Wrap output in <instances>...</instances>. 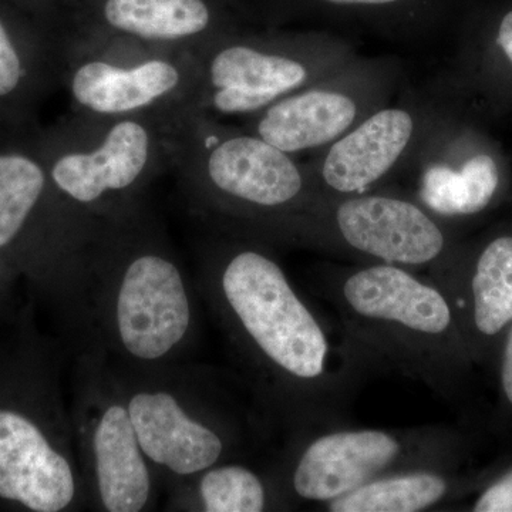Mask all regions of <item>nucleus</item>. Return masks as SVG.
Returning <instances> with one entry per match:
<instances>
[{
  "label": "nucleus",
  "mask_w": 512,
  "mask_h": 512,
  "mask_svg": "<svg viewBox=\"0 0 512 512\" xmlns=\"http://www.w3.org/2000/svg\"><path fill=\"white\" fill-rule=\"evenodd\" d=\"M194 281L268 423L288 436L348 423L366 369L332 339L274 247L207 229Z\"/></svg>",
  "instance_id": "f257e3e1"
},
{
  "label": "nucleus",
  "mask_w": 512,
  "mask_h": 512,
  "mask_svg": "<svg viewBox=\"0 0 512 512\" xmlns=\"http://www.w3.org/2000/svg\"><path fill=\"white\" fill-rule=\"evenodd\" d=\"M200 299L147 197L99 218L84 349L120 366L188 362L201 338Z\"/></svg>",
  "instance_id": "f03ea898"
},
{
  "label": "nucleus",
  "mask_w": 512,
  "mask_h": 512,
  "mask_svg": "<svg viewBox=\"0 0 512 512\" xmlns=\"http://www.w3.org/2000/svg\"><path fill=\"white\" fill-rule=\"evenodd\" d=\"M319 296L340 320L342 338L366 372L417 380L468 409L476 370L450 296L429 276L386 264L323 265Z\"/></svg>",
  "instance_id": "7ed1b4c3"
},
{
  "label": "nucleus",
  "mask_w": 512,
  "mask_h": 512,
  "mask_svg": "<svg viewBox=\"0 0 512 512\" xmlns=\"http://www.w3.org/2000/svg\"><path fill=\"white\" fill-rule=\"evenodd\" d=\"M171 171L188 210L212 231L278 247L285 229L318 200L308 163L244 127L194 107L168 119Z\"/></svg>",
  "instance_id": "20e7f679"
},
{
  "label": "nucleus",
  "mask_w": 512,
  "mask_h": 512,
  "mask_svg": "<svg viewBox=\"0 0 512 512\" xmlns=\"http://www.w3.org/2000/svg\"><path fill=\"white\" fill-rule=\"evenodd\" d=\"M0 130V255L49 288L72 335L89 338V291L99 218L64 200L47 174L36 128Z\"/></svg>",
  "instance_id": "39448f33"
},
{
  "label": "nucleus",
  "mask_w": 512,
  "mask_h": 512,
  "mask_svg": "<svg viewBox=\"0 0 512 512\" xmlns=\"http://www.w3.org/2000/svg\"><path fill=\"white\" fill-rule=\"evenodd\" d=\"M110 363L138 441L161 487L228 460H244L259 423L205 367Z\"/></svg>",
  "instance_id": "423d86ee"
},
{
  "label": "nucleus",
  "mask_w": 512,
  "mask_h": 512,
  "mask_svg": "<svg viewBox=\"0 0 512 512\" xmlns=\"http://www.w3.org/2000/svg\"><path fill=\"white\" fill-rule=\"evenodd\" d=\"M271 467L282 511L323 505L380 478L419 468H464L478 447L467 426L355 429L342 426L286 437Z\"/></svg>",
  "instance_id": "0eeeda50"
},
{
  "label": "nucleus",
  "mask_w": 512,
  "mask_h": 512,
  "mask_svg": "<svg viewBox=\"0 0 512 512\" xmlns=\"http://www.w3.org/2000/svg\"><path fill=\"white\" fill-rule=\"evenodd\" d=\"M279 247L313 249L353 264H386L429 276L450 296L464 245L447 221L406 192L318 198L288 225Z\"/></svg>",
  "instance_id": "6e6552de"
},
{
  "label": "nucleus",
  "mask_w": 512,
  "mask_h": 512,
  "mask_svg": "<svg viewBox=\"0 0 512 512\" xmlns=\"http://www.w3.org/2000/svg\"><path fill=\"white\" fill-rule=\"evenodd\" d=\"M168 119L72 111L36 128L37 150L64 200L90 217H109L146 198L151 184L171 171Z\"/></svg>",
  "instance_id": "1a4fd4ad"
},
{
  "label": "nucleus",
  "mask_w": 512,
  "mask_h": 512,
  "mask_svg": "<svg viewBox=\"0 0 512 512\" xmlns=\"http://www.w3.org/2000/svg\"><path fill=\"white\" fill-rule=\"evenodd\" d=\"M70 421L87 510H156L160 481L140 446L119 379L100 350L76 353Z\"/></svg>",
  "instance_id": "9d476101"
},
{
  "label": "nucleus",
  "mask_w": 512,
  "mask_h": 512,
  "mask_svg": "<svg viewBox=\"0 0 512 512\" xmlns=\"http://www.w3.org/2000/svg\"><path fill=\"white\" fill-rule=\"evenodd\" d=\"M197 52L66 33L62 86L74 113L167 117L194 106Z\"/></svg>",
  "instance_id": "9b49d317"
},
{
  "label": "nucleus",
  "mask_w": 512,
  "mask_h": 512,
  "mask_svg": "<svg viewBox=\"0 0 512 512\" xmlns=\"http://www.w3.org/2000/svg\"><path fill=\"white\" fill-rule=\"evenodd\" d=\"M194 109L218 120H248L355 59L352 46L318 36L244 33L198 50Z\"/></svg>",
  "instance_id": "f8f14e48"
},
{
  "label": "nucleus",
  "mask_w": 512,
  "mask_h": 512,
  "mask_svg": "<svg viewBox=\"0 0 512 512\" xmlns=\"http://www.w3.org/2000/svg\"><path fill=\"white\" fill-rule=\"evenodd\" d=\"M397 77L389 60L355 57L244 120V128L292 156L319 154L389 103Z\"/></svg>",
  "instance_id": "ddd939ff"
},
{
  "label": "nucleus",
  "mask_w": 512,
  "mask_h": 512,
  "mask_svg": "<svg viewBox=\"0 0 512 512\" xmlns=\"http://www.w3.org/2000/svg\"><path fill=\"white\" fill-rule=\"evenodd\" d=\"M439 123L436 101L407 99L379 107L308 163L318 198L386 188Z\"/></svg>",
  "instance_id": "4468645a"
},
{
  "label": "nucleus",
  "mask_w": 512,
  "mask_h": 512,
  "mask_svg": "<svg viewBox=\"0 0 512 512\" xmlns=\"http://www.w3.org/2000/svg\"><path fill=\"white\" fill-rule=\"evenodd\" d=\"M235 30L215 0H79L69 32L198 52Z\"/></svg>",
  "instance_id": "2eb2a0df"
},
{
  "label": "nucleus",
  "mask_w": 512,
  "mask_h": 512,
  "mask_svg": "<svg viewBox=\"0 0 512 512\" xmlns=\"http://www.w3.org/2000/svg\"><path fill=\"white\" fill-rule=\"evenodd\" d=\"M450 298L474 363L493 375L512 323V227L494 232L476 248L464 247Z\"/></svg>",
  "instance_id": "dca6fc26"
},
{
  "label": "nucleus",
  "mask_w": 512,
  "mask_h": 512,
  "mask_svg": "<svg viewBox=\"0 0 512 512\" xmlns=\"http://www.w3.org/2000/svg\"><path fill=\"white\" fill-rule=\"evenodd\" d=\"M64 35L0 0V130L37 126L39 104L62 86Z\"/></svg>",
  "instance_id": "f3484780"
},
{
  "label": "nucleus",
  "mask_w": 512,
  "mask_h": 512,
  "mask_svg": "<svg viewBox=\"0 0 512 512\" xmlns=\"http://www.w3.org/2000/svg\"><path fill=\"white\" fill-rule=\"evenodd\" d=\"M440 123L423 141L403 173L412 174V197L441 220H464L483 214L497 198L501 171L488 153L454 160L440 134Z\"/></svg>",
  "instance_id": "a211bd4d"
},
{
  "label": "nucleus",
  "mask_w": 512,
  "mask_h": 512,
  "mask_svg": "<svg viewBox=\"0 0 512 512\" xmlns=\"http://www.w3.org/2000/svg\"><path fill=\"white\" fill-rule=\"evenodd\" d=\"M490 473L464 468H419L372 481L320 507L329 512H420L471 498Z\"/></svg>",
  "instance_id": "6ab92c4d"
},
{
  "label": "nucleus",
  "mask_w": 512,
  "mask_h": 512,
  "mask_svg": "<svg viewBox=\"0 0 512 512\" xmlns=\"http://www.w3.org/2000/svg\"><path fill=\"white\" fill-rule=\"evenodd\" d=\"M167 511H282L274 478L244 460H228L165 485Z\"/></svg>",
  "instance_id": "aec40b11"
},
{
  "label": "nucleus",
  "mask_w": 512,
  "mask_h": 512,
  "mask_svg": "<svg viewBox=\"0 0 512 512\" xmlns=\"http://www.w3.org/2000/svg\"><path fill=\"white\" fill-rule=\"evenodd\" d=\"M497 386L493 413H491L488 429L498 440L512 441V323L505 333L494 373Z\"/></svg>",
  "instance_id": "412c9836"
},
{
  "label": "nucleus",
  "mask_w": 512,
  "mask_h": 512,
  "mask_svg": "<svg viewBox=\"0 0 512 512\" xmlns=\"http://www.w3.org/2000/svg\"><path fill=\"white\" fill-rule=\"evenodd\" d=\"M471 498L468 511L512 512V457L491 464L490 473Z\"/></svg>",
  "instance_id": "4be33fe9"
},
{
  "label": "nucleus",
  "mask_w": 512,
  "mask_h": 512,
  "mask_svg": "<svg viewBox=\"0 0 512 512\" xmlns=\"http://www.w3.org/2000/svg\"><path fill=\"white\" fill-rule=\"evenodd\" d=\"M42 22L47 28L66 35L72 28L79 0H6Z\"/></svg>",
  "instance_id": "5701e85b"
},
{
  "label": "nucleus",
  "mask_w": 512,
  "mask_h": 512,
  "mask_svg": "<svg viewBox=\"0 0 512 512\" xmlns=\"http://www.w3.org/2000/svg\"><path fill=\"white\" fill-rule=\"evenodd\" d=\"M495 43L512 66V10L501 20Z\"/></svg>",
  "instance_id": "b1692460"
},
{
  "label": "nucleus",
  "mask_w": 512,
  "mask_h": 512,
  "mask_svg": "<svg viewBox=\"0 0 512 512\" xmlns=\"http://www.w3.org/2000/svg\"><path fill=\"white\" fill-rule=\"evenodd\" d=\"M323 2L333 6H343V8H383L402 0H323Z\"/></svg>",
  "instance_id": "393cba45"
},
{
  "label": "nucleus",
  "mask_w": 512,
  "mask_h": 512,
  "mask_svg": "<svg viewBox=\"0 0 512 512\" xmlns=\"http://www.w3.org/2000/svg\"><path fill=\"white\" fill-rule=\"evenodd\" d=\"M5 261H6V259L3 258L2 255H0V272H2L3 269H5Z\"/></svg>",
  "instance_id": "a878e982"
}]
</instances>
